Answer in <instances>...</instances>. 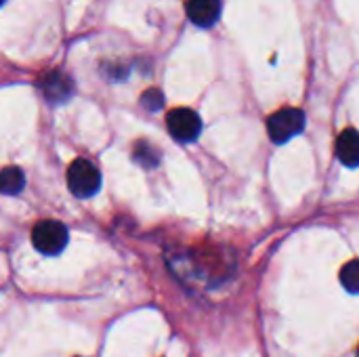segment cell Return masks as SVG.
<instances>
[{
  "label": "cell",
  "mask_w": 359,
  "mask_h": 357,
  "mask_svg": "<svg viewBox=\"0 0 359 357\" xmlns=\"http://www.w3.org/2000/svg\"><path fill=\"white\" fill-rule=\"evenodd\" d=\"M32 244L40 255L55 257L67 246V229L59 221L44 219L32 229Z\"/></svg>",
  "instance_id": "1"
},
{
  "label": "cell",
  "mask_w": 359,
  "mask_h": 357,
  "mask_svg": "<svg viewBox=\"0 0 359 357\" xmlns=\"http://www.w3.org/2000/svg\"><path fill=\"white\" fill-rule=\"evenodd\" d=\"M67 185L74 196L78 198H90L99 191L101 187V175L97 166L84 158L76 160L67 168Z\"/></svg>",
  "instance_id": "2"
},
{
  "label": "cell",
  "mask_w": 359,
  "mask_h": 357,
  "mask_svg": "<svg viewBox=\"0 0 359 357\" xmlns=\"http://www.w3.org/2000/svg\"><path fill=\"white\" fill-rule=\"evenodd\" d=\"M305 128V114L297 107H284L269 116L267 130L273 143H286Z\"/></svg>",
  "instance_id": "3"
},
{
  "label": "cell",
  "mask_w": 359,
  "mask_h": 357,
  "mask_svg": "<svg viewBox=\"0 0 359 357\" xmlns=\"http://www.w3.org/2000/svg\"><path fill=\"white\" fill-rule=\"evenodd\" d=\"M166 126H168V133L172 139H177L181 143H189V141L198 139V135L202 130V120L194 109L177 107V109L168 112Z\"/></svg>",
  "instance_id": "4"
},
{
  "label": "cell",
  "mask_w": 359,
  "mask_h": 357,
  "mask_svg": "<svg viewBox=\"0 0 359 357\" xmlns=\"http://www.w3.org/2000/svg\"><path fill=\"white\" fill-rule=\"evenodd\" d=\"M40 88H42V95L46 97V101L65 103L74 93V82H72V78L67 74L53 69V72H46L40 78Z\"/></svg>",
  "instance_id": "5"
},
{
  "label": "cell",
  "mask_w": 359,
  "mask_h": 357,
  "mask_svg": "<svg viewBox=\"0 0 359 357\" xmlns=\"http://www.w3.org/2000/svg\"><path fill=\"white\" fill-rule=\"evenodd\" d=\"M187 17L200 27H210L221 15V0H187Z\"/></svg>",
  "instance_id": "6"
},
{
  "label": "cell",
  "mask_w": 359,
  "mask_h": 357,
  "mask_svg": "<svg viewBox=\"0 0 359 357\" xmlns=\"http://www.w3.org/2000/svg\"><path fill=\"white\" fill-rule=\"evenodd\" d=\"M337 156L347 168L359 166V133L355 128H347L337 139Z\"/></svg>",
  "instance_id": "7"
},
{
  "label": "cell",
  "mask_w": 359,
  "mask_h": 357,
  "mask_svg": "<svg viewBox=\"0 0 359 357\" xmlns=\"http://www.w3.org/2000/svg\"><path fill=\"white\" fill-rule=\"evenodd\" d=\"M23 185H25V177H23L21 168L6 166L0 170V194L15 196L23 189Z\"/></svg>",
  "instance_id": "8"
},
{
  "label": "cell",
  "mask_w": 359,
  "mask_h": 357,
  "mask_svg": "<svg viewBox=\"0 0 359 357\" xmlns=\"http://www.w3.org/2000/svg\"><path fill=\"white\" fill-rule=\"evenodd\" d=\"M133 158L143 168H154L160 162V151L151 143H147V141H137L135 149H133Z\"/></svg>",
  "instance_id": "9"
},
{
  "label": "cell",
  "mask_w": 359,
  "mask_h": 357,
  "mask_svg": "<svg viewBox=\"0 0 359 357\" xmlns=\"http://www.w3.org/2000/svg\"><path fill=\"white\" fill-rule=\"evenodd\" d=\"M341 284L347 292L359 295V259L349 261L343 269H341Z\"/></svg>",
  "instance_id": "10"
},
{
  "label": "cell",
  "mask_w": 359,
  "mask_h": 357,
  "mask_svg": "<svg viewBox=\"0 0 359 357\" xmlns=\"http://www.w3.org/2000/svg\"><path fill=\"white\" fill-rule=\"evenodd\" d=\"M141 103H143V107H145V109H149V112H158V109L164 105V97H162V93H160L158 88H149V90H145V93H143Z\"/></svg>",
  "instance_id": "11"
},
{
  "label": "cell",
  "mask_w": 359,
  "mask_h": 357,
  "mask_svg": "<svg viewBox=\"0 0 359 357\" xmlns=\"http://www.w3.org/2000/svg\"><path fill=\"white\" fill-rule=\"evenodd\" d=\"M2 4H4V0H0V6H2Z\"/></svg>",
  "instance_id": "12"
}]
</instances>
